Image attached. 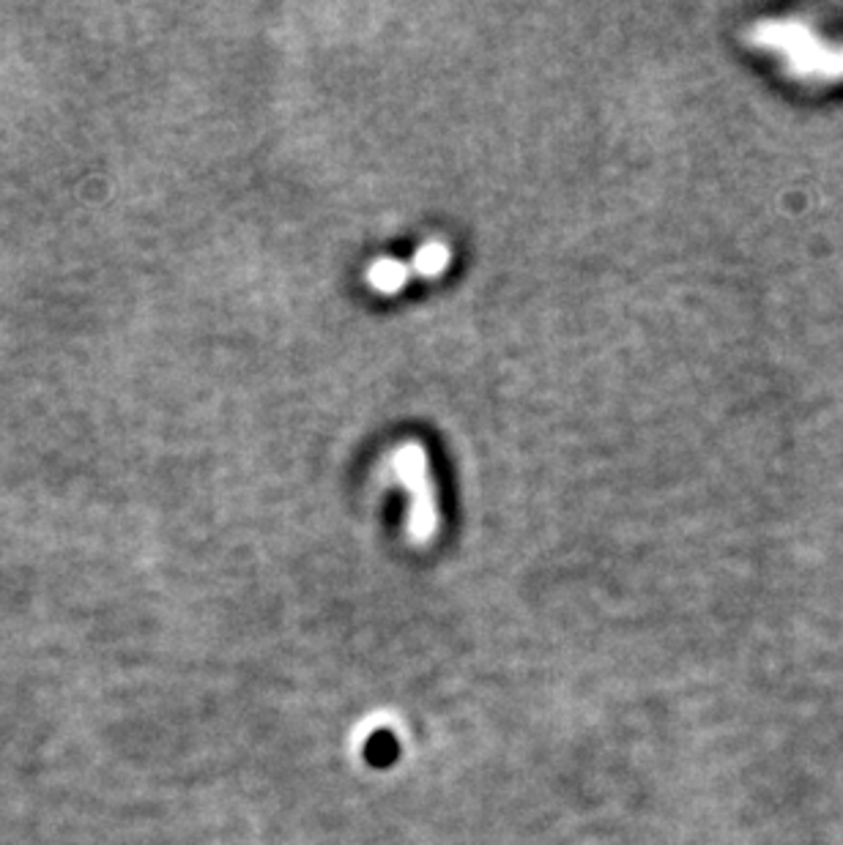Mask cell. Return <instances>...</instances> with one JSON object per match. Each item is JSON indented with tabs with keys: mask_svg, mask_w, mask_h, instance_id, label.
I'll list each match as a JSON object with an SVG mask.
<instances>
[{
	"mask_svg": "<svg viewBox=\"0 0 843 845\" xmlns=\"http://www.w3.org/2000/svg\"><path fill=\"white\" fill-rule=\"evenodd\" d=\"M392 479L408 495L405 510V537L414 544H428L439 534V495H436L430 454L425 443L403 441L389 454Z\"/></svg>",
	"mask_w": 843,
	"mask_h": 845,
	"instance_id": "1",
	"label": "cell"
},
{
	"mask_svg": "<svg viewBox=\"0 0 843 845\" xmlns=\"http://www.w3.org/2000/svg\"><path fill=\"white\" fill-rule=\"evenodd\" d=\"M411 280L408 260L398 258H376L365 271V282L378 296H394L403 291Z\"/></svg>",
	"mask_w": 843,
	"mask_h": 845,
	"instance_id": "2",
	"label": "cell"
},
{
	"mask_svg": "<svg viewBox=\"0 0 843 845\" xmlns=\"http://www.w3.org/2000/svg\"><path fill=\"white\" fill-rule=\"evenodd\" d=\"M452 264V247L441 238H430L428 244H422L414 253V258L408 260L411 274L422 277V280H436V277L444 274Z\"/></svg>",
	"mask_w": 843,
	"mask_h": 845,
	"instance_id": "3",
	"label": "cell"
}]
</instances>
